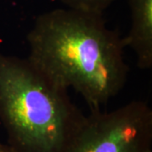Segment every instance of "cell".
Returning a JSON list of instances; mask_svg holds the SVG:
<instances>
[{
    "label": "cell",
    "mask_w": 152,
    "mask_h": 152,
    "mask_svg": "<svg viewBox=\"0 0 152 152\" xmlns=\"http://www.w3.org/2000/svg\"><path fill=\"white\" fill-rule=\"evenodd\" d=\"M26 40L28 61L57 86L79 93L91 111L100 110L127 82L124 38L106 26L103 14L48 11L37 17Z\"/></svg>",
    "instance_id": "cell-1"
},
{
    "label": "cell",
    "mask_w": 152,
    "mask_h": 152,
    "mask_svg": "<svg viewBox=\"0 0 152 152\" xmlns=\"http://www.w3.org/2000/svg\"><path fill=\"white\" fill-rule=\"evenodd\" d=\"M26 58L0 53V120L12 152H68L86 115Z\"/></svg>",
    "instance_id": "cell-2"
},
{
    "label": "cell",
    "mask_w": 152,
    "mask_h": 152,
    "mask_svg": "<svg viewBox=\"0 0 152 152\" xmlns=\"http://www.w3.org/2000/svg\"><path fill=\"white\" fill-rule=\"evenodd\" d=\"M151 145V108L132 101L110 112L91 111L68 152H146Z\"/></svg>",
    "instance_id": "cell-3"
},
{
    "label": "cell",
    "mask_w": 152,
    "mask_h": 152,
    "mask_svg": "<svg viewBox=\"0 0 152 152\" xmlns=\"http://www.w3.org/2000/svg\"><path fill=\"white\" fill-rule=\"evenodd\" d=\"M131 26L125 37L126 47L136 55L140 69L152 67V0H129Z\"/></svg>",
    "instance_id": "cell-4"
},
{
    "label": "cell",
    "mask_w": 152,
    "mask_h": 152,
    "mask_svg": "<svg viewBox=\"0 0 152 152\" xmlns=\"http://www.w3.org/2000/svg\"><path fill=\"white\" fill-rule=\"evenodd\" d=\"M68 9L103 14L115 0H60Z\"/></svg>",
    "instance_id": "cell-5"
},
{
    "label": "cell",
    "mask_w": 152,
    "mask_h": 152,
    "mask_svg": "<svg viewBox=\"0 0 152 152\" xmlns=\"http://www.w3.org/2000/svg\"><path fill=\"white\" fill-rule=\"evenodd\" d=\"M0 152H12V151L8 145H5L0 143Z\"/></svg>",
    "instance_id": "cell-6"
},
{
    "label": "cell",
    "mask_w": 152,
    "mask_h": 152,
    "mask_svg": "<svg viewBox=\"0 0 152 152\" xmlns=\"http://www.w3.org/2000/svg\"><path fill=\"white\" fill-rule=\"evenodd\" d=\"M146 152H152V149H150V150H148Z\"/></svg>",
    "instance_id": "cell-7"
}]
</instances>
